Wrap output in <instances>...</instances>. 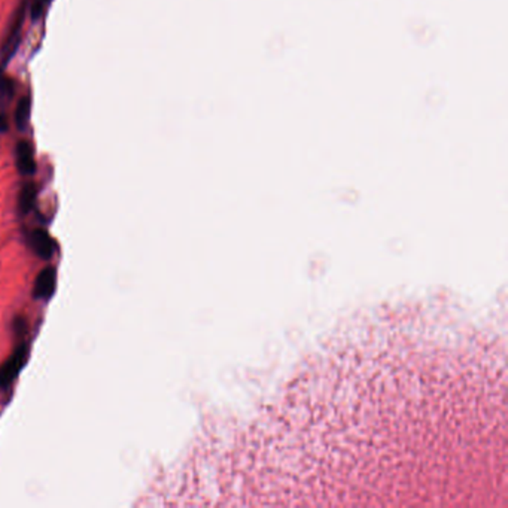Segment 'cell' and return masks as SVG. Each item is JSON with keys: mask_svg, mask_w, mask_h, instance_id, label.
<instances>
[{"mask_svg": "<svg viewBox=\"0 0 508 508\" xmlns=\"http://www.w3.org/2000/svg\"><path fill=\"white\" fill-rule=\"evenodd\" d=\"M27 0H23V2L18 5L17 11L12 17V21L9 24V29L5 35V41L2 45V61L3 64H8V61L14 57V54L18 48V43H20L21 39V30H23V24H24V18H26V9H27Z\"/></svg>", "mask_w": 508, "mask_h": 508, "instance_id": "6da1fadb", "label": "cell"}, {"mask_svg": "<svg viewBox=\"0 0 508 508\" xmlns=\"http://www.w3.org/2000/svg\"><path fill=\"white\" fill-rule=\"evenodd\" d=\"M26 358H27V349L26 346H21L18 347L11 358L0 367V387L2 388L8 387V384L15 379V375L23 369Z\"/></svg>", "mask_w": 508, "mask_h": 508, "instance_id": "7a4b0ae2", "label": "cell"}, {"mask_svg": "<svg viewBox=\"0 0 508 508\" xmlns=\"http://www.w3.org/2000/svg\"><path fill=\"white\" fill-rule=\"evenodd\" d=\"M15 158H17V167L21 175H33L36 170V163H35V150L30 142L21 140L18 142L15 148Z\"/></svg>", "mask_w": 508, "mask_h": 508, "instance_id": "3957f363", "label": "cell"}, {"mask_svg": "<svg viewBox=\"0 0 508 508\" xmlns=\"http://www.w3.org/2000/svg\"><path fill=\"white\" fill-rule=\"evenodd\" d=\"M29 243L32 249L37 253V255L48 260L52 257V253L55 251V243L54 240L50 237V234L43 231V230H35L32 231L30 237H29Z\"/></svg>", "mask_w": 508, "mask_h": 508, "instance_id": "277c9868", "label": "cell"}, {"mask_svg": "<svg viewBox=\"0 0 508 508\" xmlns=\"http://www.w3.org/2000/svg\"><path fill=\"white\" fill-rule=\"evenodd\" d=\"M55 282H57V275L55 270L48 267L39 273V276L36 277L35 284V295L37 298H50L55 289Z\"/></svg>", "mask_w": 508, "mask_h": 508, "instance_id": "5b68a950", "label": "cell"}, {"mask_svg": "<svg viewBox=\"0 0 508 508\" xmlns=\"http://www.w3.org/2000/svg\"><path fill=\"white\" fill-rule=\"evenodd\" d=\"M32 115V100L29 97H23L18 101L15 109V124L20 130L27 128Z\"/></svg>", "mask_w": 508, "mask_h": 508, "instance_id": "8992f818", "label": "cell"}, {"mask_svg": "<svg viewBox=\"0 0 508 508\" xmlns=\"http://www.w3.org/2000/svg\"><path fill=\"white\" fill-rule=\"evenodd\" d=\"M35 200H36V188L30 184V185H26L23 188V191L20 194V209L23 213H27L35 204Z\"/></svg>", "mask_w": 508, "mask_h": 508, "instance_id": "52a82bcc", "label": "cell"}, {"mask_svg": "<svg viewBox=\"0 0 508 508\" xmlns=\"http://www.w3.org/2000/svg\"><path fill=\"white\" fill-rule=\"evenodd\" d=\"M52 0H32L30 3V15L33 20H39L41 17L45 15L46 9L50 8Z\"/></svg>", "mask_w": 508, "mask_h": 508, "instance_id": "ba28073f", "label": "cell"}, {"mask_svg": "<svg viewBox=\"0 0 508 508\" xmlns=\"http://www.w3.org/2000/svg\"><path fill=\"white\" fill-rule=\"evenodd\" d=\"M15 88L11 79H8L3 73H0V100H11Z\"/></svg>", "mask_w": 508, "mask_h": 508, "instance_id": "9c48e42d", "label": "cell"}, {"mask_svg": "<svg viewBox=\"0 0 508 508\" xmlns=\"http://www.w3.org/2000/svg\"><path fill=\"white\" fill-rule=\"evenodd\" d=\"M8 128V121L5 117H0V133H5Z\"/></svg>", "mask_w": 508, "mask_h": 508, "instance_id": "30bf717a", "label": "cell"}]
</instances>
